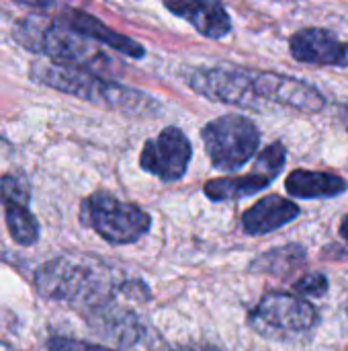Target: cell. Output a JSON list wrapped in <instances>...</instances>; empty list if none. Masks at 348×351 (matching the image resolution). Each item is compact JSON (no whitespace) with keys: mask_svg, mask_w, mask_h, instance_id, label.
I'll list each match as a JSON object with an SVG mask.
<instances>
[{"mask_svg":"<svg viewBox=\"0 0 348 351\" xmlns=\"http://www.w3.org/2000/svg\"><path fill=\"white\" fill-rule=\"evenodd\" d=\"M129 284L117 282V276L103 261L92 257L62 255L43 263L35 271V290L49 300H64L86 308H105L117 290Z\"/></svg>","mask_w":348,"mask_h":351,"instance_id":"obj_1","label":"cell"},{"mask_svg":"<svg viewBox=\"0 0 348 351\" xmlns=\"http://www.w3.org/2000/svg\"><path fill=\"white\" fill-rule=\"evenodd\" d=\"M29 76L31 80L43 86L55 88L59 93L78 97L82 101H88V103H94L113 111H123L131 115H154L160 109V103L152 95L107 80L103 76H96L94 72L59 66L49 60L33 62Z\"/></svg>","mask_w":348,"mask_h":351,"instance_id":"obj_2","label":"cell"},{"mask_svg":"<svg viewBox=\"0 0 348 351\" xmlns=\"http://www.w3.org/2000/svg\"><path fill=\"white\" fill-rule=\"evenodd\" d=\"M12 37L25 49L49 58V62L80 70L111 68L113 62L105 56L94 41L82 37L64 25L57 16L47 19L41 14H27L12 27Z\"/></svg>","mask_w":348,"mask_h":351,"instance_id":"obj_3","label":"cell"},{"mask_svg":"<svg viewBox=\"0 0 348 351\" xmlns=\"http://www.w3.org/2000/svg\"><path fill=\"white\" fill-rule=\"evenodd\" d=\"M80 220L111 245H131L146 237L152 218L131 202H121L109 191H96L82 199Z\"/></svg>","mask_w":348,"mask_h":351,"instance_id":"obj_4","label":"cell"},{"mask_svg":"<svg viewBox=\"0 0 348 351\" xmlns=\"http://www.w3.org/2000/svg\"><path fill=\"white\" fill-rule=\"evenodd\" d=\"M207 156L219 171L242 169L260 146V130L246 115H222L209 121L201 132Z\"/></svg>","mask_w":348,"mask_h":351,"instance_id":"obj_5","label":"cell"},{"mask_svg":"<svg viewBox=\"0 0 348 351\" xmlns=\"http://www.w3.org/2000/svg\"><path fill=\"white\" fill-rule=\"evenodd\" d=\"M320 315L306 298L287 292H269L248 313V325L269 339H293L316 329Z\"/></svg>","mask_w":348,"mask_h":351,"instance_id":"obj_6","label":"cell"},{"mask_svg":"<svg viewBox=\"0 0 348 351\" xmlns=\"http://www.w3.org/2000/svg\"><path fill=\"white\" fill-rule=\"evenodd\" d=\"M191 88L201 97L242 109H263L252 84V70L238 66L199 68L191 74Z\"/></svg>","mask_w":348,"mask_h":351,"instance_id":"obj_7","label":"cell"},{"mask_svg":"<svg viewBox=\"0 0 348 351\" xmlns=\"http://www.w3.org/2000/svg\"><path fill=\"white\" fill-rule=\"evenodd\" d=\"M193 158V146L180 128H164L156 138L148 140L139 154V165L146 173L172 183L187 175Z\"/></svg>","mask_w":348,"mask_h":351,"instance_id":"obj_8","label":"cell"},{"mask_svg":"<svg viewBox=\"0 0 348 351\" xmlns=\"http://www.w3.org/2000/svg\"><path fill=\"white\" fill-rule=\"evenodd\" d=\"M252 84L260 103L269 101L302 113H318L326 107V97L312 82L289 74L252 70Z\"/></svg>","mask_w":348,"mask_h":351,"instance_id":"obj_9","label":"cell"},{"mask_svg":"<svg viewBox=\"0 0 348 351\" xmlns=\"http://www.w3.org/2000/svg\"><path fill=\"white\" fill-rule=\"evenodd\" d=\"M289 53L295 62L310 66L348 68V41L328 29L308 27L289 37Z\"/></svg>","mask_w":348,"mask_h":351,"instance_id":"obj_10","label":"cell"},{"mask_svg":"<svg viewBox=\"0 0 348 351\" xmlns=\"http://www.w3.org/2000/svg\"><path fill=\"white\" fill-rule=\"evenodd\" d=\"M0 202L6 212V228L10 239L21 247H33L39 241V222L29 210V187L14 175L0 179Z\"/></svg>","mask_w":348,"mask_h":351,"instance_id":"obj_11","label":"cell"},{"mask_svg":"<svg viewBox=\"0 0 348 351\" xmlns=\"http://www.w3.org/2000/svg\"><path fill=\"white\" fill-rule=\"evenodd\" d=\"M64 25H68L72 31L80 33L82 37L94 41V43H101V45H107L123 56H129V58H144L146 56V49L142 43H137L135 39L123 35V33H117L115 29L107 27L103 21H98L96 16L88 14V12H82V10H76V8H68L64 10V14L57 16Z\"/></svg>","mask_w":348,"mask_h":351,"instance_id":"obj_12","label":"cell"},{"mask_svg":"<svg viewBox=\"0 0 348 351\" xmlns=\"http://www.w3.org/2000/svg\"><path fill=\"white\" fill-rule=\"evenodd\" d=\"M299 214L302 210L295 202L273 193L258 199L242 214V228L250 237H260L287 226L289 222L297 220Z\"/></svg>","mask_w":348,"mask_h":351,"instance_id":"obj_13","label":"cell"},{"mask_svg":"<svg viewBox=\"0 0 348 351\" xmlns=\"http://www.w3.org/2000/svg\"><path fill=\"white\" fill-rule=\"evenodd\" d=\"M170 12L185 19L207 39H222L232 31V19L224 4L201 0H176L164 4Z\"/></svg>","mask_w":348,"mask_h":351,"instance_id":"obj_14","label":"cell"},{"mask_svg":"<svg viewBox=\"0 0 348 351\" xmlns=\"http://www.w3.org/2000/svg\"><path fill=\"white\" fill-rule=\"evenodd\" d=\"M285 189L291 197L302 199H332L348 191V181L326 171L295 169L285 179Z\"/></svg>","mask_w":348,"mask_h":351,"instance_id":"obj_15","label":"cell"},{"mask_svg":"<svg viewBox=\"0 0 348 351\" xmlns=\"http://www.w3.org/2000/svg\"><path fill=\"white\" fill-rule=\"evenodd\" d=\"M306 261H308L306 247L291 243V245H283V247H277V249H271V251L258 255L250 263L248 271L275 276V278H291L295 271L306 267Z\"/></svg>","mask_w":348,"mask_h":351,"instance_id":"obj_16","label":"cell"},{"mask_svg":"<svg viewBox=\"0 0 348 351\" xmlns=\"http://www.w3.org/2000/svg\"><path fill=\"white\" fill-rule=\"evenodd\" d=\"M273 181L275 179L252 171L250 175H242V177L211 179L203 185V191L211 202H232V199H244V197L256 195L265 191Z\"/></svg>","mask_w":348,"mask_h":351,"instance_id":"obj_17","label":"cell"},{"mask_svg":"<svg viewBox=\"0 0 348 351\" xmlns=\"http://www.w3.org/2000/svg\"><path fill=\"white\" fill-rule=\"evenodd\" d=\"M285 160H287V148L283 146V142H273L263 152H258L252 171L263 173L271 179H277L285 167Z\"/></svg>","mask_w":348,"mask_h":351,"instance_id":"obj_18","label":"cell"},{"mask_svg":"<svg viewBox=\"0 0 348 351\" xmlns=\"http://www.w3.org/2000/svg\"><path fill=\"white\" fill-rule=\"evenodd\" d=\"M330 290V282L324 274L320 271H312V274H306L304 278H299L297 282H293V292L306 298H324Z\"/></svg>","mask_w":348,"mask_h":351,"instance_id":"obj_19","label":"cell"},{"mask_svg":"<svg viewBox=\"0 0 348 351\" xmlns=\"http://www.w3.org/2000/svg\"><path fill=\"white\" fill-rule=\"evenodd\" d=\"M47 348L49 351H113L105 346H94V343L70 339V337H51L47 341Z\"/></svg>","mask_w":348,"mask_h":351,"instance_id":"obj_20","label":"cell"},{"mask_svg":"<svg viewBox=\"0 0 348 351\" xmlns=\"http://www.w3.org/2000/svg\"><path fill=\"white\" fill-rule=\"evenodd\" d=\"M174 351H222L215 346H209V343H201V346H180Z\"/></svg>","mask_w":348,"mask_h":351,"instance_id":"obj_21","label":"cell"},{"mask_svg":"<svg viewBox=\"0 0 348 351\" xmlns=\"http://www.w3.org/2000/svg\"><path fill=\"white\" fill-rule=\"evenodd\" d=\"M338 232H340V237L345 239L348 243V214L340 220V226H338Z\"/></svg>","mask_w":348,"mask_h":351,"instance_id":"obj_22","label":"cell"},{"mask_svg":"<svg viewBox=\"0 0 348 351\" xmlns=\"http://www.w3.org/2000/svg\"><path fill=\"white\" fill-rule=\"evenodd\" d=\"M340 119H343L345 130L348 132V105H343V107H340Z\"/></svg>","mask_w":348,"mask_h":351,"instance_id":"obj_23","label":"cell"}]
</instances>
